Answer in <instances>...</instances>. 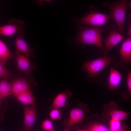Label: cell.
<instances>
[{"mask_svg":"<svg viewBox=\"0 0 131 131\" xmlns=\"http://www.w3.org/2000/svg\"><path fill=\"white\" fill-rule=\"evenodd\" d=\"M77 42L83 44H91L97 46L104 52L101 31L98 27L88 28L82 30L76 38Z\"/></svg>","mask_w":131,"mask_h":131,"instance_id":"6da1fadb","label":"cell"},{"mask_svg":"<svg viewBox=\"0 0 131 131\" xmlns=\"http://www.w3.org/2000/svg\"><path fill=\"white\" fill-rule=\"evenodd\" d=\"M128 2L126 0H119L108 4L111 17L115 22L118 31L121 33L124 32V24Z\"/></svg>","mask_w":131,"mask_h":131,"instance_id":"7a4b0ae2","label":"cell"},{"mask_svg":"<svg viewBox=\"0 0 131 131\" xmlns=\"http://www.w3.org/2000/svg\"><path fill=\"white\" fill-rule=\"evenodd\" d=\"M116 59L105 54L104 56L91 61H85L83 65L82 68L88 74L89 78H96L98 73L109 65Z\"/></svg>","mask_w":131,"mask_h":131,"instance_id":"3957f363","label":"cell"},{"mask_svg":"<svg viewBox=\"0 0 131 131\" xmlns=\"http://www.w3.org/2000/svg\"><path fill=\"white\" fill-rule=\"evenodd\" d=\"M25 27V23L22 20L11 18L7 24L0 26V34L6 36L24 35Z\"/></svg>","mask_w":131,"mask_h":131,"instance_id":"277c9868","label":"cell"},{"mask_svg":"<svg viewBox=\"0 0 131 131\" xmlns=\"http://www.w3.org/2000/svg\"><path fill=\"white\" fill-rule=\"evenodd\" d=\"M16 58L17 69L24 74L25 76H31L33 70L36 69V65L32 63L29 58L18 51L16 50Z\"/></svg>","mask_w":131,"mask_h":131,"instance_id":"5b68a950","label":"cell"},{"mask_svg":"<svg viewBox=\"0 0 131 131\" xmlns=\"http://www.w3.org/2000/svg\"><path fill=\"white\" fill-rule=\"evenodd\" d=\"M111 18L110 15L92 12L82 18L81 21L84 24L98 27L105 25Z\"/></svg>","mask_w":131,"mask_h":131,"instance_id":"8992f818","label":"cell"},{"mask_svg":"<svg viewBox=\"0 0 131 131\" xmlns=\"http://www.w3.org/2000/svg\"><path fill=\"white\" fill-rule=\"evenodd\" d=\"M31 76L20 77L14 80L11 83L12 94L15 97L20 93L30 89L29 85L33 81Z\"/></svg>","mask_w":131,"mask_h":131,"instance_id":"52a82bcc","label":"cell"},{"mask_svg":"<svg viewBox=\"0 0 131 131\" xmlns=\"http://www.w3.org/2000/svg\"><path fill=\"white\" fill-rule=\"evenodd\" d=\"M125 37L117 30H112L107 37L104 40L105 45V54L107 55L109 50L119 43Z\"/></svg>","mask_w":131,"mask_h":131,"instance_id":"ba28073f","label":"cell"},{"mask_svg":"<svg viewBox=\"0 0 131 131\" xmlns=\"http://www.w3.org/2000/svg\"><path fill=\"white\" fill-rule=\"evenodd\" d=\"M24 35H18L16 38L15 43L16 50L28 57H34L35 55L34 49L27 43L24 38Z\"/></svg>","mask_w":131,"mask_h":131,"instance_id":"9c48e42d","label":"cell"},{"mask_svg":"<svg viewBox=\"0 0 131 131\" xmlns=\"http://www.w3.org/2000/svg\"><path fill=\"white\" fill-rule=\"evenodd\" d=\"M24 124L25 129L30 130L34 123L36 118V110L33 106L24 107Z\"/></svg>","mask_w":131,"mask_h":131,"instance_id":"30bf717a","label":"cell"},{"mask_svg":"<svg viewBox=\"0 0 131 131\" xmlns=\"http://www.w3.org/2000/svg\"><path fill=\"white\" fill-rule=\"evenodd\" d=\"M121 59L127 65L131 61V38L129 37L122 44L120 51Z\"/></svg>","mask_w":131,"mask_h":131,"instance_id":"8fae6325","label":"cell"},{"mask_svg":"<svg viewBox=\"0 0 131 131\" xmlns=\"http://www.w3.org/2000/svg\"><path fill=\"white\" fill-rule=\"evenodd\" d=\"M123 77L122 75L117 70L111 67L110 68L108 79L109 88L114 91L120 83Z\"/></svg>","mask_w":131,"mask_h":131,"instance_id":"7c38bea8","label":"cell"},{"mask_svg":"<svg viewBox=\"0 0 131 131\" xmlns=\"http://www.w3.org/2000/svg\"><path fill=\"white\" fill-rule=\"evenodd\" d=\"M84 115L83 111L80 108H75L70 111L69 118L66 127L71 128L75 124L80 123L83 119Z\"/></svg>","mask_w":131,"mask_h":131,"instance_id":"4fadbf2b","label":"cell"},{"mask_svg":"<svg viewBox=\"0 0 131 131\" xmlns=\"http://www.w3.org/2000/svg\"><path fill=\"white\" fill-rule=\"evenodd\" d=\"M72 93L68 90L57 95L55 98L52 106L54 108H59L65 106L67 103V98L71 96Z\"/></svg>","mask_w":131,"mask_h":131,"instance_id":"5bb4252c","label":"cell"},{"mask_svg":"<svg viewBox=\"0 0 131 131\" xmlns=\"http://www.w3.org/2000/svg\"><path fill=\"white\" fill-rule=\"evenodd\" d=\"M14 57L7 46L0 39V62L5 65L6 61Z\"/></svg>","mask_w":131,"mask_h":131,"instance_id":"9a60e30c","label":"cell"},{"mask_svg":"<svg viewBox=\"0 0 131 131\" xmlns=\"http://www.w3.org/2000/svg\"><path fill=\"white\" fill-rule=\"evenodd\" d=\"M15 97L22 103L34 105L35 98L30 89L19 94Z\"/></svg>","mask_w":131,"mask_h":131,"instance_id":"2e32d148","label":"cell"},{"mask_svg":"<svg viewBox=\"0 0 131 131\" xmlns=\"http://www.w3.org/2000/svg\"><path fill=\"white\" fill-rule=\"evenodd\" d=\"M4 78L0 81V96L2 98L12 94L11 83Z\"/></svg>","mask_w":131,"mask_h":131,"instance_id":"e0dca14e","label":"cell"},{"mask_svg":"<svg viewBox=\"0 0 131 131\" xmlns=\"http://www.w3.org/2000/svg\"><path fill=\"white\" fill-rule=\"evenodd\" d=\"M109 115L112 118L120 121L125 119L129 116V114L127 112L115 109L110 111Z\"/></svg>","mask_w":131,"mask_h":131,"instance_id":"ac0fdd59","label":"cell"},{"mask_svg":"<svg viewBox=\"0 0 131 131\" xmlns=\"http://www.w3.org/2000/svg\"><path fill=\"white\" fill-rule=\"evenodd\" d=\"M89 131H109L105 126L98 123H94L90 124L88 127Z\"/></svg>","mask_w":131,"mask_h":131,"instance_id":"d6986e66","label":"cell"},{"mask_svg":"<svg viewBox=\"0 0 131 131\" xmlns=\"http://www.w3.org/2000/svg\"><path fill=\"white\" fill-rule=\"evenodd\" d=\"M12 75V73L6 68L5 65L0 62V77L7 78Z\"/></svg>","mask_w":131,"mask_h":131,"instance_id":"ffe728a7","label":"cell"},{"mask_svg":"<svg viewBox=\"0 0 131 131\" xmlns=\"http://www.w3.org/2000/svg\"><path fill=\"white\" fill-rule=\"evenodd\" d=\"M41 127L45 131H55L52 122L48 119L43 121Z\"/></svg>","mask_w":131,"mask_h":131,"instance_id":"44dd1931","label":"cell"},{"mask_svg":"<svg viewBox=\"0 0 131 131\" xmlns=\"http://www.w3.org/2000/svg\"><path fill=\"white\" fill-rule=\"evenodd\" d=\"M61 112L59 108H54L49 113L50 118L52 120L60 119L61 118Z\"/></svg>","mask_w":131,"mask_h":131,"instance_id":"7402d4cb","label":"cell"},{"mask_svg":"<svg viewBox=\"0 0 131 131\" xmlns=\"http://www.w3.org/2000/svg\"><path fill=\"white\" fill-rule=\"evenodd\" d=\"M110 128L113 129H116L119 128L121 124L120 121L112 118L109 122Z\"/></svg>","mask_w":131,"mask_h":131,"instance_id":"603a6c76","label":"cell"},{"mask_svg":"<svg viewBox=\"0 0 131 131\" xmlns=\"http://www.w3.org/2000/svg\"><path fill=\"white\" fill-rule=\"evenodd\" d=\"M109 131H129L128 126L127 124L124 123L121 124V126L116 129H113L109 128Z\"/></svg>","mask_w":131,"mask_h":131,"instance_id":"cb8c5ba5","label":"cell"},{"mask_svg":"<svg viewBox=\"0 0 131 131\" xmlns=\"http://www.w3.org/2000/svg\"><path fill=\"white\" fill-rule=\"evenodd\" d=\"M127 83L128 92L130 94L131 92V71L130 70L128 71L127 75Z\"/></svg>","mask_w":131,"mask_h":131,"instance_id":"d4e9b609","label":"cell"},{"mask_svg":"<svg viewBox=\"0 0 131 131\" xmlns=\"http://www.w3.org/2000/svg\"><path fill=\"white\" fill-rule=\"evenodd\" d=\"M131 15H129L128 17V32L127 35L129 37H131Z\"/></svg>","mask_w":131,"mask_h":131,"instance_id":"484cf974","label":"cell"},{"mask_svg":"<svg viewBox=\"0 0 131 131\" xmlns=\"http://www.w3.org/2000/svg\"><path fill=\"white\" fill-rule=\"evenodd\" d=\"M77 131H89L88 130L81 129H78L77 130Z\"/></svg>","mask_w":131,"mask_h":131,"instance_id":"4316f807","label":"cell"},{"mask_svg":"<svg viewBox=\"0 0 131 131\" xmlns=\"http://www.w3.org/2000/svg\"><path fill=\"white\" fill-rule=\"evenodd\" d=\"M63 131H70V129L67 127H66L65 129Z\"/></svg>","mask_w":131,"mask_h":131,"instance_id":"83f0119b","label":"cell"},{"mask_svg":"<svg viewBox=\"0 0 131 131\" xmlns=\"http://www.w3.org/2000/svg\"><path fill=\"white\" fill-rule=\"evenodd\" d=\"M3 98L1 97L0 96V103L1 102V101L2 100V99Z\"/></svg>","mask_w":131,"mask_h":131,"instance_id":"f1b7e54d","label":"cell"}]
</instances>
